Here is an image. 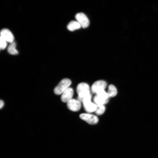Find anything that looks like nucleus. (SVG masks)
Masks as SVG:
<instances>
[{
  "label": "nucleus",
  "mask_w": 158,
  "mask_h": 158,
  "mask_svg": "<svg viewBox=\"0 0 158 158\" xmlns=\"http://www.w3.org/2000/svg\"><path fill=\"white\" fill-rule=\"evenodd\" d=\"M72 83L71 81L68 79H63L55 88L54 93L58 95L62 94L69 88Z\"/></svg>",
  "instance_id": "obj_1"
},
{
  "label": "nucleus",
  "mask_w": 158,
  "mask_h": 158,
  "mask_svg": "<svg viewBox=\"0 0 158 158\" xmlns=\"http://www.w3.org/2000/svg\"><path fill=\"white\" fill-rule=\"evenodd\" d=\"M77 91L78 96L83 98L90 94L89 86L84 83H81L78 85L77 88Z\"/></svg>",
  "instance_id": "obj_2"
},
{
  "label": "nucleus",
  "mask_w": 158,
  "mask_h": 158,
  "mask_svg": "<svg viewBox=\"0 0 158 158\" xmlns=\"http://www.w3.org/2000/svg\"><path fill=\"white\" fill-rule=\"evenodd\" d=\"M91 98L92 96L90 94L84 98L83 102L85 110L88 113L95 112L96 108V104L91 102Z\"/></svg>",
  "instance_id": "obj_3"
},
{
  "label": "nucleus",
  "mask_w": 158,
  "mask_h": 158,
  "mask_svg": "<svg viewBox=\"0 0 158 158\" xmlns=\"http://www.w3.org/2000/svg\"><path fill=\"white\" fill-rule=\"evenodd\" d=\"M80 118L90 124H96L98 119L96 116L88 113H82L79 116Z\"/></svg>",
  "instance_id": "obj_4"
},
{
  "label": "nucleus",
  "mask_w": 158,
  "mask_h": 158,
  "mask_svg": "<svg viewBox=\"0 0 158 158\" xmlns=\"http://www.w3.org/2000/svg\"><path fill=\"white\" fill-rule=\"evenodd\" d=\"M75 18L81 27L83 28L87 27L89 24L88 18L85 14L83 13H77L75 16Z\"/></svg>",
  "instance_id": "obj_5"
},
{
  "label": "nucleus",
  "mask_w": 158,
  "mask_h": 158,
  "mask_svg": "<svg viewBox=\"0 0 158 158\" xmlns=\"http://www.w3.org/2000/svg\"><path fill=\"white\" fill-rule=\"evenodd\" d=\"M106 82L103 80H99L94 82L92 85L91 87V91L92 92L95 94H96V92L101 89H104L107 86Z\"/></svg>",
  "instance_id": "obj_6"
},
{
  "label": "nucleus",
  "mask_w": 158,
  "mask_h": 158,
  "mask_svg": "<svg viewBox=\"0 0 158 158\" xmlns=\"http://www.w3.org/2000/svg\"><path fill=\"white\" fill-rule=\"evenodd\" d=\"M67 105L70 110L74 112L79 111L81 107V102L75 99H72L70 100L67 103Z\"/></svg>",
  "instance_id": "obj_7"
},
{
  "label": "nucleus",
  "mask_w": 158,
  "mask_h": 158,
  "mask_svg": "<svg viewBox=\"0 0 158 158\" xmlns=\"http://www.w3.org/2000/svg\"><path fill=\"white\" fill-rule=\"evenodd\" d=\"M1 37L7 42L12 43L14 42V37L12 32L7 29H4L1 31Z\"/></svg>",
  "instance_id": "obj_8"
},
{
  "label": "nucleus",
  "mask_w": 158,
  "mask_h": 158,
  "mask_svg": "<svg viewBox=\"0 0 158 158\" xmlns=\"http://www.w3.org/2000/svg\"><path fill=\"white\" fill-rule=\"evenodd\" d=\"M73 94V89L69 87L62 94L61 100L64 103H67L72 99Z\"/></svg>",
  "instance_id": "obj_9"
},
{
  "label": "nucleus",
  "mask_w": 158,
  "mask_h": 158,
  "mask_svg": "<svg viewBox=\"0 0 158 158\" xmlns=\"http://www.w3.org/2000/svg\"><path fill=\"white\" fill-rule=\"evenodd\" d=\"M81 26L77 21H73L71 22L67 26V29L70 31H73L80 29Z\"/></svg>",
  "instance_id": "obj_10"
},
{
  "label": "nucleus",
  "mask_w": 158,
  "mask_h": 158,
  "mask_svg": "<svg viewBox=\"0 0 158 158\" xmlns=\"http://www.w3.org/2000/svg\"><path fill=\"white\" fill-rule=\"evenodd\" d=\"M93 101L96 104L103 105L108 102L109 99H104L96 95L93 98Z\"/></svg>",
  "instance_id": "obj_11"
},
{
  "label": "nucleus",
  "mask_w": 158,
  "mask_h": 158,
  "mask_svg": "<svg viewBox=\"0 0 158 158\" xmlns=\"http://www.w3.org/2000/svg\"><path fill=\"white\" fill-rule=\"evenodd\" d=\"M16 44L15 42H13L10 43L8 47V51L11 54L15 55L19 53L18 51L16 48Z\"/></svg>",
  "instance_id": "obj_12"
},
{
  "label": "nucleus",
  "mask_w": 158,
  "mask_h": 158,
  "mask_svg": "<svg viewBox=\"0 0 158 158\" xmlns=\"http://www.w3.org/2000/svg\"><path fill=\"white\" fill-rule=\"evenodd\" d=\"M107 93L109 98L115 96L117 94L116 88L113 85H110L108 86V91Z\"/></svg>",
  "instance_id": "obj_13"
},
{
  "label": "nucleus",
  "mask_w": 158,
  "mask_h": 158,
  "mask_svg": "<svg viewBox=\"0 0 158 158\" xmlns=\"http://www.w3.org/2000/svg\"><path fill=\"white\" fill-rule=\"evenodd\" d=\"M96 108L95 112L96 114L100 115L104 113L105 111V108L103 105H97Z\"/></svg>",
  "instance_id": "obj_14"
},
{
  "label": "nucleus",
  "mask_w": 158,
  "mask_h": 158,
  "mask_svg": "<svg viewBox=\"0 0 158 158\" xmlns=\"http://www.w3.org/2000/svg\"><path fill=\"white\" fill-rule=\"evenodd\" d=\"M96 94L98 96L104 99H109V97L107 93L104 89H101L98 91Z\"/></svg>",
  "instance_id": "obj_15"
},
{
  "label": "nucleus",
  "mask_w": 158,
  "mask_h": 158,
  "mask_svg": "<svg viewBox=\"0 0 158 158\" xmlns=\"http://www.w3.org/2000/svg\"><path fill=\"white\" fill-rule=\"evenodd\" d=\"M1 48L2 50L5 49L7 47V42L2 38L1 37Z\"/></svg>",
  "instance_id": "obj_16"
},
{
  "label": "nucleus",
  "mask_w": 158,
  "mask_h": 158,
  "mask_svg": "<svg viewBox=\"0 0 158 158\" xmlns=\"http://www.w3.org/2000/svg\"><path fill=\"white\" fill-rule=\"evenodd\" d=\"M4 105V101L1 100L0 101V109H1Z\"/></svg>",
  "instance_id": "obj_17"
}]
</instances>
